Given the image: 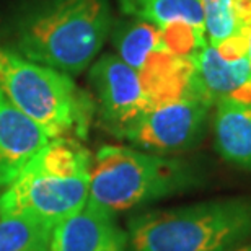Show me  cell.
I'll use <instances>...</instances> for the list:
<instances>
[{"label": "cell", "mask_w": 251, "mask_h": 251, "mask_svg": "<svg viewBox=\"0 0 251 251\" xmlns=\"http://www.w3.org/2000/svg\"><path fill=\"white\" fill-rule=\"evenodd\" d=\"M88 80L100 118L118 137L130 123L153 106L139 72L116 54H104L97 59L90 69Z\"/></svg>", "instance_id": "7"}, {"label": "cell", "mask_w": 251, "mask_h": 251, "mask_svg": "<svg viewBox=\"0 0 251 251\" xmlns=\"http://www.w3.org/2000/svg\"><path fill=\"white\" fill-rule=\"evenodd\" d=\"M191 93L209 106L222 100L251 103V65L248 56L225 59L207 43L194 57Z\"/></svg>", "instance_id": "8"}, {"label": "cell", "mask_w": 251, "mask_h": 251, "mask_svg": "<svg viewBox=\"0 0 251 251\" xmlns=\"http://www.w3.org/2000/svg\"><path fill=\"white\" fill-rule=\"evenodd\" d=\"M127 240L113 214L87 204L52 228L51 251H126Z\"/></svg>", "instance_id": "9"}, {"label": "cell", "mask_w": 251, "mask_h": 251, "mask_svg": "<svg viewBox=\"0 0 251 251\" xmlns=\"http://www.w3.org/2000/svg\"><path fill=\"white\" fill-rule=\"evenodd\" d=\"M214 135L220 157L251 170V103L222 100L215 104Z\"/></svg>", "instance_id": "12"}, {"label": "cell", "mask_w": 251, "mask_h": 251, "mask_svg": "<svg viewBox=\"0 0 251 251\" xmlns=\"http://www.w3.org/2000/svg\"><path fill=\"white\" fill-rule=\"evenodd\" d=\"M52 227L26 215L0 217V251H51Z\"/></svg>", "instance_id": "15"}, {"label": "cell", "mask_w": 251, "mask_h": 251, "mask_svg": "<svg viewBox=\"0 0 251 251\" xmlns=\"http://www.w3.org/2000/svg\"><path fill=\"white\" fill-rule=\"evenodd\" d=\"M132 251H235L251 242V201L217 199L130 220Z\"/></svg>", "instance_id": "3"}, {"label": "cell", "mask_w": 251, "mask_h": 251, "mask_svg": "<svg viewBox=\"0 0 251 251\" xmlns=\"http://www.w3.org/2000/svg\"><path fill=\"white\" fill-rule=\"evenodd\" d=\"M116 56L134 70L144 69L155 51L165 49L162 28L139 18H126L113 23L109 33Z\"/></svg>", "instance_id": "13"}, {"label": "cell", "mask_w": 251, "mask_h": 251, "mask_svg": "<svg viewBox=\"0 0 251 251\" xmlns=\"http://www.w3.org/2000/svg\"><path fill=\"white\" fill-rule=\"evenodd\" d=\"M235 251H251V242H248L247 245H243V247H240L238 250H235Z\"/></svg>", "instance_id": "17"}, {"label": "cell", "mask_w": 251, "mask_h": 251, "mask_svg": "<svg viewBox=\"0 0 251 251\" xmlns=\"http://www.w3.org/2000/svg\"><path fill=\"white\" fill-rule=\"evenodd\" d=\"M49 140L0 88V193Z\"/></svg>", "instance_id": "10"}, {"label": "cell", "mask_w": 251, "mask_h": 251, "mask_svg": "<svg viewBox=\"0 0 251 251\" xmlns=\"http://www.w3.org/2000/svg\"><path fill=\"white\" fill-rule=\"evenodd\" d=\"M92 160L77 139H51L0 193V217L26 215L54 228L87 205Z\"/></svg>", "instance_id": "2"}, {"label": "cell", "mask_w": 251, "mask_h": 251, "mask_svg": "<svg viewBox=\"0 0 251 251\" xmlns=\"http://www.w3.org/2000/svg\"><path fill=\"white\" fill-rule=\"evenodd\" d=\"M0 88L49 139H85L95 101L70 75L0 46Z\"/></svg>", "instance_id": "4"}, {"label": "cell", "mask_w": 251, "mask_h": 251, "mask_svg": "<svg viewBox=\"0 0 251 251\" xmlns=\"http://www.w3.org/2000/svg\"><path fill=\"white\" fill-rule=\"evenodd\" d=\"M247 56L251 65V18L248 22V29H247Z\"/></svg>", "instance_id": "16"}, {"label": "cell", "mask_w": 251, "mask_h": 251, "mask_svg": "<svg viewBox=\"0 0 251 251\" xmlns=\"http://www.w3.org/2000/svg\"><path fill=\"white\" fill-rule=\"evenodd\" d=\"M109 0H26L10 26L12 48L28 61L82 74L113 28Z\"/></svg>", "instance_id": "1"}, {"label": "cell", "mask_w": 251, "mask_h": 251, "mask_svg": "<svg viewBox=\"0 0 251 251\" xmlns=\"http://www.w3.org/2000/svg\"><path fill=\"white\" fill-rule=\"evenodd\" d=\"M201 5L210 46L228 61L247 56L251 0H201Z\"/></svg>", "instance_id": "11"}, {"label": "cell", "mask_w": 251, "mask_h": 251, "mask_svg": "<svg viewBox=\"0 0 251 251\" xmlns=\"http://www.w3.org/2000/svg\"><path fill=\"white\" fill-rule=\"evenodd\" d=\"M210 108L193 95L155 104L130 123L119 137L153 152L186 150L202 139Z\"/></svg>", "instance_id": "6"}, {"label": "cell", "mask_w": 251, "mask_h": 251, "mask_svg": "<svg viewBox=\"0 0 251 251\" xmlns=\"http://www.w3.org/2000/svg\"><path fill=\"white\" fill-rule=\"evenodd\" d=\"M118 5L126 17L144 20L158 28L184 23L205 33L201 0H118Z\"/></svg>", "instance_id": "14"}, {"label": "cell", "mask_w": 251, "mask_h": 251, "mask_svg": "<svg viewBox=\"0 0 251 251\" xmlns=\"http://www.w3.org/2000/svg\"><path fill=\"white\" fill-rule=\"evenodd\" d=\"M194 183V170L181 160L104 145L92 160L87 204L114 215L184 191Z\"/></svg>", "instance_id": "5"}]
</instances>
